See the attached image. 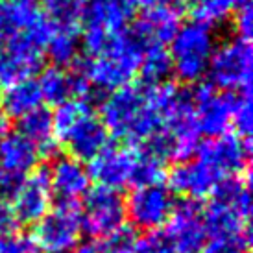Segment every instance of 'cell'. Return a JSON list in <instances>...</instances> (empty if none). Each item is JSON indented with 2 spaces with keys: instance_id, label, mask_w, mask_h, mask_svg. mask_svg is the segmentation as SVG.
Segmentation results:
<instances>
[{
  "instance_id": "30bf717a",
  "label": "cell",
  "mask_w": 253,
  "mask_h": 253,
  "mask_svg": "<svg viewBox=\"0 0 253 253\" xmlns=\"http://www.w3.org/2000/svg\"><path fill=\"white\" fill-rule=\"evenodd\" d=\"M174 194L163 183L137 187L129 194L126 204V216L137 229L154 231L167 224L174 211Z\"/></svg>"
},
{
  "instance_id": "ac0fdd59",
  "label": "cell",
  "mask_w": 253,
  "mask_h": 253,
  "mask_svg": "<svg viewBox=\"0 0 253 253\" xmlns=\"http://www.w3.org/2000/svg\"><path fill=\"white\" fill-rule=\"evenodd\" d=\"M181 15L183 4L181 6L150 9V11H144L141 19L135 22L131 32L142 42L144 48L146 46H154V44L165 46L167 42L172 41L174 34L181 26Z\"/></svg>"
},
{
  "instance_id": "44dd1931",
  "label": "cell",
  "mask_w": 253,
  "mask_h": 253,
  "mask_svg": "<svg viewBox=\"0 0 253 253\" xmlns=\"http://www.w3.org/2000/svg\"><path fill=\"white\" fill-rule=\"evenodd\" d=\"M204 220L209 239H250L246 218L214 200L204 209Z\"/></svg>"
},
{
  "instance_id": "d4e9b609",
  "label": "cell",
  "mask_w": 253,
  "mask_h": 253,
  "mask_svg": "<svg viewBox=\"0 0 253 253\" xmlns=\"http://www.w3.org/2000/svg\"><path fill=\"white\" fill-rule=\"evenodd\" d=\"M80 37H78V30L69 28H54L48 37V42L44 46V52L48 59L54 63V67H69V65L76 63L78 52H80Z\"/></svg>"
},
{
  "instance_id": "5b68a950",
  "label": "cell",
  "mask_w": 253,
  "mask_h": 253,
  "mask_svg": "<svg viewBox=\"0 0 253 253\" xmlns=\"http://www.w3.org/2000/svg\"><path fill=\"white\" fill-rule=\"evenodd\" d=\"M84 225L78 204H57L36 224L34 242L42 253H74L82 244Z\"/></svg>"
},
{
  "instance_id": "4fadbf2b",
  "label": "cell",
  "mask_w": 253,
  "mask_h": 253,
  "mask_svg": "<svg viewBox=\"0 0 253 253\" xmlns=\"http://www.w3.org/2000/svg\"><path fill=\"white\" fill-rule=\"evenodd\" d=\"M44 46L34 39L0 44V85H11L28 80L41 69Z\"/></svg>"
},
{
  "instance_id": "e575fe53",
  "label": "cell",
  "mask_w": 253,
  "mask_h": 253,
  "mask_svg": "<svg viewBox=\"0 0 253 253\" xmlns=\"http://www.w3.org/2000/svg\"><path fill=\"white\" fill-rule=\"evenodd\" d=\"M250 239H209L202 253H248Z\"/></svg>"
},
{
  "instance_id": "d6986e66",
  "label": "cell",
  "mask_w": 253,
  "mask_h": 253,
  "mask_svg": "<svg viewBox=\"0 0 253 253\" xmlns=\"http://www.w3.org/2000/svg\"><path fill=\"white\" fill-rule=\"evenodd\" d=\"M107 139H109V133L106 126L91 111L72 127L61 142L67 144L71 157L84 163L92 161L107 146Z\"/></svg>"
},
{
  "instance_id": "603a6c76",
  "label": "cell",
  "mask_w": 253,
  "mask_h": 253,
  "mask_svg": "<svg viewBox=\"0 0 253 253\" xmlns=\"http://www.w3.org/2000/svg\"><path fill=\"white\" fill-rule=\"evenodd\" d=\"M21 120V129L19 133L24 135L28 141H32L39 150V155H52L57 154V139L54 137V127H52V115L46 109H36V111L24 115Z\"/></svg>"
},
{
  "instance_id": "ab89813d",
  "label": "cell",
  "mask_w": 253,
  "mask_h": 253,
  "mask_svg": "<svg viewBox=\"0 0 253 253\" xmlns=\"http://www.w3.org/2000/svg\"><path fill=\"white\" fill-rule=\"evenodd\" d=\"M13 227H15V216L13 212H11V207L4 200H0V233L11 231Z\"/></svg>"
},
{
  "instance_id": "ffe728a7",
  "label": "cell",
  "mask_w": 253,
  "mask_h": 253,
  "mask_svg": "<svg viewBox=\"0 0 253 253\" xmlns=\"http://www.w3.org/2000/svg\"><path fill=\"white\" fill-rule=\"evenodd\" d=\"M39 150L19 131L0 139V172L24 177L37 167Z\"/></svg>"
},
{
  "instance_id": "b9f144b4",
  "label": "cell",
  "mask_w": 253,
  "mask_h": 253,
  "mask_svg": "<svg viewBox=\"0 0 253 253\" xmlns=\"http://www.w3.org/2000/svg\"><path fill=\"white\" fill-rule=\"evenodd\" d=\"M7 133H9V117L0 107V139L6 137Z\"/></svg>"
},
{
  "instance_id": "52a82bcc",
  "label": "cell",
  "mask_w": 253,
  "mask_h": 253,
  "mask_svg": "<svg viewBox=\"0 0 253 253\" xmlns=\"http://www.w3.org/2000/svg\"><path fill=\"white\" fill-rule=\"evenodd\" d=\"M52 30L34 0H0V44L34 39L46 46Z\"/></svg>"
},
{
  "instance_id": "cb8c5ba5",
  "label": "cell",
  "mask_w": 253,
  "mask_h": 253,
  "mask_svg": "<svg viewBox=\"0 0 253 253\" xmlns=\"http://www.w3.org/2000/svg\"><path fill=\"white\" fill-rule=\"evenodd\" d=\"M212 200L218 204L229 207L231 211L240 214L242 218L250 216L252 209V196H250V183L248 177L244 176H233L225 177L216 185V189L212 190Z\"/></svg>"
},
{
  "instance_id": "8992f818",
  "label": "cell",
  "mask_w": 253,
  "mask_h": 253,
  "mask_svg": "<svg viewBox=\"0 0 253 253\" xmlns=\"http://www.w3.org/2000/svg\"><path fill=\"white\" fill-rule=\"evenodd\" d=\"M169 253H202L207 244V227L204 220V207L192 200L174 205V211L159 235Z\"/></svg>"
},
{
  "instance_id": "9c48e42d",
  "label": "cell",
  "mask_w": 253,
  "mask_h": 253,
  "mask_svg": "<svg viewBox=\"0 0 253 253\" xmlns=\"http://www.w3.org/2000/svg\"><path fill=\"white\" fill-rule=\"evenodd\" d=\"M190 92L200 135L212 139L227 133L233 122L237 92H218L211 84H198Z\"/></svg>"
},
{
  "instance_id": "f1b7e54d",
  "label": "cell",
  "mask_w": 253,
  "mask_h": 253,
  "mask_svg": "<svg viewBox=\"0 0 253 253\" xmlns=\"http://www.w3.org/2000/svg\"><path fill=\"white\" fill-rule=\"evenodd\" d=\"M87 113H91L89 102L78 98H71L56 106V111L52 115V127H54V137L57 139V142L63 141L67 133L84 119Z\"/></svg>"
},
{
  "instance_id": "8d00e7d4",
  "label": "cell",
  "mask_w": 253,
  "mask_h": 253,
  "mask_svg": "<svg viewBox=\"0 0 253 253\" xmlns=\"http://www.w3.org/2000/svg\"><path fill=\"white\" fill-rule=\"evenodd\" d=\"M24 177L13 176V174H6V172H0V200H4V202L11 200Z\"/></svg>"
},
{
  "instance_id": "3957f363",
  "label": "cell",
  "mask_w": 253,
  "mask_h": 253,
  "mask_svg": "<svg viewBox=\"0 0 253 253\" xmlns=\"http://www.w3.org/2000/svg\"><path fill=\"white\" fill-rule=\"evenodd\" d=\"M212 52H214L212 28L196 21L183 24L177 28L170 41L172 71L185 84H198L207 74Z\"/></svg>"
},
{
  "instance_id": "60d3db41",
  "label": "cell",
  "mask_w": 253,
  "mask_h": 253,
  "mask_svg": "<svg viewBox=\"0 0 253 253\" xmlns=\"http://www.w3.org/2000/svg\"><path fill=\"white\" fill-rule=\"evenodd\" d=\"M74 253H104L100 244H94V242H87V244H80V246L74 250Z\"/></svg>"
},
{
  "instance_id": "f546056e",
  "label": "cell",
  "mask_w": 253,
  "mask_h": 253,
  "mask_svg": "<svg viewBox=\"0 0 253 253\" xmlns=\"http://www.w3.org/2000/svg\"><path fill=\"white\" fill-rule=\"evenodd\" d=\"M135 165L133 174H131V183L135 189L137 187H148V185H157L165 177V163L159 161L157 157L150 155L142 148L135 150Z\"/></svg>"
},
{
  "instance_id": "7402d4cb",
  "label": "cell",
  "mask_w": 253,
  "mask_h": 253,
  "mask_svg": "<svg viewBox=\"0 0 253 253\" xmlns=\"http://www.w3.org/2000/svg\"><path fill=\"white\" fill-rule=\"evenodd\" d=\"M0 100H2V111L9 119H22L24 115L39 109L42 104L39 85L32 78L6 85V89L0 92Z\"/></svg>"
},
{
  "instance_id": "f35d334b",
  "label": "cell",
  "mask_w": 253,
  "mask_h": 253,
  "mask_svg": "<svg viewBox=\"0 0 253 253\" xmlns=\"http://www.w3.org/2000/svg\"><path fill=\"white\" fill-rule=\"evenodd\" d=\"M131 2H133L135 7H141L144 11L169 6H181V0H131Z\"/></svg>"
},
{
  "instance_id": "8fae6325",
  "label": "cell",
  "mask_w": 253,
  "mask_h": 253,
  "mask_svg": "<svg viewBox=\"0 0 253 253\" xmlns=\"http://www.w3.org/2000/svg\"><path fill=\"white\" fill-rule=\"evenodd\" d=\"M198 161L207 165L220 179L242 176L250 159V141L237 135L224 133L200 142L196 150Z\"/></svg>"
},
{
  "instance_id": "ba28073f",
  "label": "cell",
  "mask_w": 253,
  "mask_h": 253,
  "mask_svg": "<svg viewBox=\"0 0 253 253\" xmlns=\"http://www.w3.org/2000/svg\"><path fill=\"white\" fill-rule=\"evenodd\" d=\"M82 225L84 231L94 239H106L111 233L124 227L126 220V202L119 190L96 187L87 190L84 200Z\"/></svg>"
},
{
  "instance_id": "836d02e7",
  "label": "cell",
  "mask_w": 253,
  "mask_h": 253,
  "mask_svg": "<svg viewBox=\"0 0 253 253\" xmlns=\"http://www.w3.org/2000/svg\"><path fill=\"white\" fill-rule=\"evenodd\" d=\"M135 244H137L135 233L127 227H120L119 231L106 237L100 246H102L104 253H133Z\"/></svg>"
},
{
  "instance_id": "6da1fadb",
  "label": "cell",
  "mask_w": 253,
  "mask_h": 253,
  "mask_svg": "<svg viewBox=\"0 0 253 253\" xmlns=\"http://www.w3.org/2000/svg\"><path fill=\"white\" fill-rule=\"evenodd\" d=\"M174 85H131L109 92L100 113L107 133L131 142H146L163 127L165 107Z\"/></svg>"
},
{
  "instance_id": "484cf974",
  "label": "cell",
  "mask_w": 253,
  "mask_h": 253,
  "mask_svg": "<svg viewBox=\"0 0 253 253\" xmlns=\"http://www.w3.org/2000/svg\"><path fill=\"white\" fill-rule=\"evenodd\" d=\"M41 91L42 102L59 106L67 100L74 98V85H72L71 72H65L59 67H48L39 74L36 80Z\"/></svg>"
},
{
  "instance_id": "4316f807",
  "label": "cell",
  "mask_w": 253,
  "mask_h": 253,
  "mask_svg": "<svg viewBox=\"0 0 253 253\" xmlns=\"http://www.w3.org/2000/svg\"><path fill=\"white\" fill-rule=\"evenodd\" d=\"M172 72V59L170 52L161 44L146 46L142 50L139 74L142 76V84L161 85Z\"/></svg>"
},
{
  "instance_id": "83f0119b",
  "label": "cell",
  "mask_w": 253,
  "mask_h": 253,
  "mask_svg": "<svg viewBox=\"0 0 253 253\" xmlns=\"http://www.w3.org/2000/svg\"><path fill=\"white\" fill-rule=\"evenodd\" d=\"M87 0H44L42 15L52 24V28L78 30L84 21Z\"/></svg>"
},
{
  "instance_id": "2e32d148",
  "label": "cell",
  "mask_w": 253,
  "mask_h": 253,
  "mask_svg": "<svg viewBox=\"0 0 253 253\" xmlns=\"http://www.w3.org/2000/svg\"><path fill=\"white\" fill-rule=\"evenodd\" d=\"M52 196H57L59 204H76L78 198L87 194L91 187L89 170L74 157H57L48 172Z\"/></svg>"
},
{
  "instance_id": "d590c367",
  "label": "cell",
  "mask_w": 253,
  "mask_h": 253,
  "mask_svg": "<svg viewBox=\"0 0 253 253\" xmlns=\"http://www.w3.org/2000/svg\"><path fill=\"white\" fill-rule=\"evenodd\" d=\"M235 32H237V37H242V39H250L252 37V30H253V13H252V6H244L237 9L235 13Z\"/></svg>"
},
{
  "instance_id": "7c38bea8",
  "label": "cell",
  "mask_w": 253,
  "mask_h": 253,
  "mask_svg": "<svg viewBox=\"0 0 253 253\" xmlns=\"http://www.w3.org/2000/svg\"><path fill=\"white\" fill-rule=\"evenodd\" d=\"M11 212L15 222L21 224H37L52 209V189H50L48 172L44 169L36 170L22 179L17 192L13 194Z\"/></svg>"
},
{
  "instance_id": "7a4b0ae2",
  "label": "cell",
  "mask_w": 253,
  "mask_h": 253,
  "mask_svg": "<svg viewBox=\"0 0 253 253\" xmlns=\"http://www.w3.org/2000/svg\"><path fill=\"white\" fill-rule=\"evenodd\" d=\"M142 50V42L137 39L131 28H127L126 32L111 37L106 48L89 57L78 69L96 96L98 92H113L131 84L135 74L139 72Z\"/></svg>"
},
{
  "instance_id": "9a60e30c",
  "label": "cell",
  "mask_w": 253,
  "mask_h": 253,
  "mask_svg": "<svg viewBox=\"0 0 253 253\" xmlns=\"http://www.w3.org/2000/svg\"><path fill=\"white\" fill-rule=\"evenodd\" d=\"M135 6L131 0H87L85 30H94L107 37L126 32L133 19Z\"/></svg>"
},
{
  "instance_id": "1f68e13d",
  "label": "cell",
  "mask_w": 253,
  "mask_h": 253,
  "mask_svg": "<svg viewBox=\"0 0 253 253\" xmlns=\"http://www.w3.org/2000/svg\"><path fill=\"white\" fill-rule=\"evenodd\" d=\"M231 126L237 131V137L250 141V135L253 129V113H252V91L237 92V104L233 113Z\"/></svg>"
},
{
  "instance_id": "7bdbcfd3",
  "label": "cell",
  "mask_w": 253,
  "mask_h": 253,
  "mask_svg": "<svg viewBox=\"0 0 253 253\" xmlns=\"http://www.w3.org/2000/svg\"><path fill=\"white\" fill-rule=\"evenodd\" d=\"M233 6H235V9H240V7L244 6H250V0H231Z\"/></svg>"
},
{
  "instance_id": "5bb4252c",
  "label": "cell",
  "mask_w": 253,
  "mask_h": 253,
  "mask_svg": "<svg viewBox=\"0 0 253 253\" xmlns=\"http://www.w3.org/2000/svg\"><path fill=\"white\" fill-rule=\"evenodd\" d=\"M135 150L119 146H106L92 161H89V176L98 187L120 190L131 183L135 165Z\"/></svg>"
},
{
  "instance_id": "4dcf8cb0",
  "label": "cell",
  "mask_w": 253,
  "mask_h": 253,
  "mask_svg": "<svg viewBox=\"0 0 253 253\" xmlns=\"http://www.w3.org/2000/svg\"><path fill=\"white\" fill-rule=\"evenodd\" d=\"M233 11L237 9L231 0H194V6H192L194 21L209 28L225 22L233 15Z\"/></svg>"
},
{
  "instance_id": "74e56055",
  "label": "cell",
  "mask_w": 253,
  "mask_h": 253,
  "mask_svg": "<svg viewBox=\"0 0 253 253\" xmlns=\"http://www.w3.org/2000/svg\"><path fill=\"white\" fill-rule=\"evenodd\" d=\"M133 253H169L167 248L163 244V240L159 239V235H150L144 239H137Z\"/></svg>"
},
{
  "instance_id": "e0dca14e",
  "label": "cell",
  "mask_w": 253,
  "mask_h": 253,
  "mask_svg": "<svg viewBox=\"0 0 253 253\" xmlns=\"http://www.w3.org/2000/svg\"><path fill=\"white\" fill-rule=\"evenodd\" d=\"M222 181L207 165L202 161H181L169 176V189L187 200H202L212 194L216 185Z\"/></svg>"
},
{
  "instance_id": "d6a6232c",
  "label": "cell",
  "mask_w": 253,
  "mask_h": 253,
  "mask_svg": "<svg viewBox=\"0 0 253 253\" xmlns=\"http://www.w3.org/2000/svg\"><path fill=\"white\" fill-rule=\"evenodd\" d=\"M0 253H39L34 239L21 231L0 233Z\"/></svg>"
},
{
  "instance_id": "277c9868",
  "label": "cell",
  "mask_w": 253,
  "mask_h": 253,
  "mask_svg": "<svg viewBox=\"0 0 253 253\" xmlns=\"http://www.w3.org/2000/svg\"><path fill=\"white\" fill-rule=\"evenodd\" d=\"M253 52L250 39L233 37L214 48L209 61L211 85L224 92L252 91Z\"/></svg>"
}]
</instances>
